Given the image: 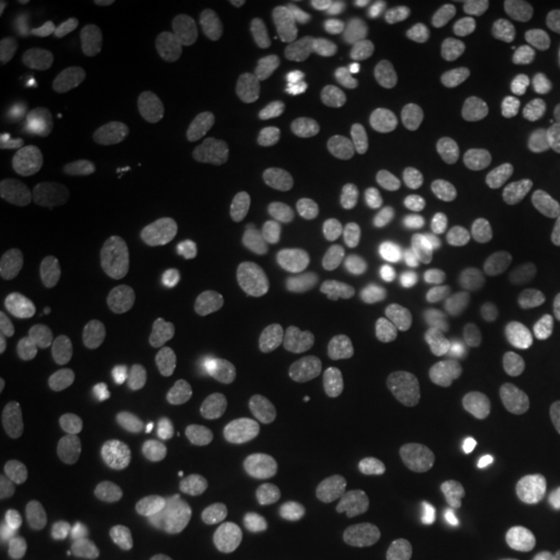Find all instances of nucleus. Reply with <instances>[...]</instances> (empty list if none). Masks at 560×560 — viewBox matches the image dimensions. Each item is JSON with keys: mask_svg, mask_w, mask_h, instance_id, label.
Returning a JSON list of instances; mask_svg holds the SVG:
<instances>
[{"mask_svg": "<svg viewBox=\"0 0 560 560\" xmlns=\"http://www.w3.org/2000/svg\"><path fill=\"white\" fill-rule=\"evenodd\" d=\"M81 493L94 514L130 524L172 501L174 478L164 465L140 454H109L83 470Z\"/></svg>", "mask_w": 560, "mask_h": 560, "instance_id": "obj_1", "label": "nucleus"}, {"mask_svg": "<svg viewBox=\"0 0 560 560\" xmlns=\"http://www.w3.org/2000/svg\"><path fill=\"white\" fill-rule=\"evenodd\" d=\"M107 408V384L89 363H62L45 374L30 400L34 425L55 441H75L94 433Z\"/></svg>", "mask_w": 560, "mask_h": 560, "instance_id": "obj_2", "label": "nucleus"}, {"mask_svg": "<svg viewBox=\"0 0 560 560\" xmlns=\"http://www.w3.org/2000/svg\"><path fill=\"white\" fill-rule=\"evenodd\" d=\"M0 490L5 499L45 516H66L83 499L73 470L39 446H11L0 454Z\"/></svg>", "mask_w": 560, "mask_h": 560, "instance_id": "obj_3", "label": "nucleus"}, {"mask_svg": "<svg viewBox=\"0 0 560 560\" xmlns=\"http://www.w3.org/2000/svg\"><path fill=\"white\" fill-rule=\"evenodd\" d=\"M482 397L501 408H522L532 412L560 410V350H548L524 342L509 350L482 376Z\"/></svg>", "mask_w": 560, "mask_h": 560, "instance_id": "obj_4", "label": "nucleus"}, {"mask_svg": "<svg viewBox=\"0 0 560 560\" xmlns=\"http://www.w3.org/2000/svg\"><path fill=\"white\" fill-rule=\"evenodd\" d=\"M325 322L304 304H276L252 314L236 327L231 348L249 363H285L301 359L317 346Z\"/></svg>", "mask_w": 560, "mask_h": 560, "instance_id": "obj_5", "label": "nucleus"}, {"mask_svg": "<svg viewBox=\"0 0 560 560\" xmlns=\"http://www.w3.org/2000/svg\"><path fill=\"white\" fill-rule=\"evenodd\" d=\"M342 265L355 296L376 310L397 306L410 291V262L387 231L359 229L348 236Z\"/></svg>", "mask_w": 560, "mask_h": 560, "instance_id": "obj_6", "label": "nucleus"}, {"mask_svg": "<svg viewBox=\"0 0 560 560\" xmlns=\"http://www.w3.org/2000/svg\"><path fill=\"white\" fill-rule=\"evenodd\" d=\"M132 314V291L122 272L94 268L68 283L66 322L83 338L117 342L130 330Z\"/></svg>", "mask_w": 560, "mask_h": 560, "instance_id": "obj_7", "label": "nucleus"}, {"mask_svg": "<svg viewBox=\"0 0 560 560\" xmlns=\"http://www.w3.org/2000/svg\"><path fill=\"white\" fill-rule=\"evenodd\" d=\"M389 122L405 149L418 156H436L450 149L457 130V112L436 83L408 79L392 91Z\"/></svg>", "mask_w": 560, "mask_h": 560, "instance_id": "obj_8", "label": "nucleus"}, {"mask_svg": "<svg viewBox=\"0 0 560 560\" xmlns=\"http://www.w3.org/2000/svg\"><path fill=\"white\" fill-rule=\"evenodd\" d=\"M215 195V182L200 166H174L161 172L132 202V223L145 234H164L195 219Z\"/></svg>", "mask_w": 560, "mask_h": 560, "instance_id": "obj_9", "label": "nucleus"}, {"mask_svg": "<svg viewBox=\"0 0 560 560\" xmlns=\"http://www.w3.org/2000/svg\"><path fill=\"white\" fill-rule=\"evenodd\" d=\"M431 75L457 115H480L493 102L495 79L486 47L462 34L436 42L431 50Z\"/></svg>", "mask_w": 560, "mask_h": 560, "instance_id": "obj_10", "label": "nucleus"}, {"mask_svg": "<svg viewBox=\"0 0 560 560\" xmlns=\"http://www.w3.org/2000/svg\"><path fill=\"white\" fill-rule=\"evenodd\" d=\"M202 122L210 138L234 143L247 136L257 115V83L236 60L213 62L200 81Z\"/></svg>", "mask_w": 560, "mask_h": 560, "instance_id": "obj_11", "label": "nucleus"}, {"mask_svg": "<svg viewBox=\"0 0 560 560\" xmlns=\"http://www.w3.org/2000/svg\"><path fill=\"white\" fill-rule=\"evenodd\" d=\"M55 151L68 170L91 177H117L130 166L136 138L122 125L79 120L60 130Z\"/></svg>", "mask_w": 560, "mask_h": 560, "instance_id": "obj_12", "label": "nucleus"}, {"mask_svg": "<svg viewBox=\"0 0 560 560\" xmlns=\"http://www.w3.org/2000/svg\"><path fill=\"white\" fill-rule=\"evenodd\" d=\"M537 310V289L524 278L501 280L490 289L467 325V348L488 355L506 346Z\"/></svg>", "mask_w": 560, "mask_h": 560, "instance_id": "obj_13", "label": "nucleus"}, {"mask_svg": "<svg viewBox=\"0 0 560 560\" xmlns=\"http://www.w3.org/2000/svg\"><path fill=\"white\" fill-rule=\"evenodd\" d=\"M499 55L506 79L527 102H545L558 86V62L537 26L509 24L501 34Z\"/></svg>", "mask_w": 560, "mask_h": 560, "instance_id": "obj_14", "label": "nucleus"}, {"mask_svg": "<svg viewBox=\"0 0 560 560\" xmlns=\"http://www.w3.org/2000/svg\"><path fill=\"white\" fill-rule=\"evenodd\" d=\"M156 425L170 439H223L240 431V412L223 400H192L161 412Z\"/></svg>", "mask_w": 560, "mask_h": 560, "instance_id": "obj_15", "label": "nucleus"}, {"mask_svg": "<svg viewBox=\"0 0 560 560\" xmlns=\"http://www.w3.org/2000/svg\"><path fill=\"white\" fill-rule=\"evenodd\" d=\"M45 125V104L32 91H16L0 102V153L19 159Z\"/></svg>", "mask_w": 560, "mask_h": 560, "instance_id": "obj_16", "label": "nucleus"}, {"mask_svg": "<svg viewBox=\"0 0 560 560\" xmlns=\"http://www.w3.org/2000/svg\"><path fill=\"white\" fill-rule=\"evenodd\" d=\"M198 62V50L190 45H174L166 52H161L159 58H153L149 66L140 68V75L136 81V91L143 96L161 94L166 86L185 79L187 73Z\"/></svg>", "mask_w": 560, "mask_h": 560, "instance_id": "obj_17", "label": "nucleus"}, {"mask_svg": "<svg viewBox=\"0 0 560 560\" xmlns=\"http://www.w3.org/2000/svg\"><path fill=\"white\" fill-rule=\"evenodd\" d=\"M60 350L55 346H26L24 335H3L0 340V371L3 374H32V371H50L58 369Z\"/></svg>", "mask_w": 560, "mask_h": 560, "instance_id": "obj_18", "label": "nucleus"}, {"mask_svg": "<svg viewBox=\"0 0 560 560\" xmlns=\"http://www.w3.org/2000/svg\"><path fill=\"white\" fill-rule=\"evenodd\" d=\"M140 68L136 58L130 52H117L115 58H109L102 68L96 70H83V73L75 75V83L81 89H91L96 94H115V91H122L132 86L138 81Z\"/></svg>", "mask_w": 560, "mask_h": 560, "instance_id": "obj_19", "label": "nucleus"}, {"mask_svg": "<svg viewBox=\"0 0 560 560\" xmlns=\"http://www.w3.org/2000/svg\"><path fill=\"white\" fill-rule=\"evenodd\" d=\"M376 560H441V556L431 545H420V542H410V545H400V548L384 552Z\"/></svg>", "mask_w": 560, "mask_h": 560, "instance_id": "obj_20", "label": "nucleus"}, {"mask_svg": "<svg viewBox=\"0 0 560 560\" xmlns=\"http://www.w3.org/2000/svg\"><path fill=\"white\" fill-rule=\"evenodd\" d=\"M236 11L249 13V16H272V13L285 9V0H236Z\"/></svg>", "mask_w": 560, "mask_h": 560, "instance_id": "obj_21", "label": "nucleus"}, {"mask_svg": "<svg viewBox=\"0 0 560 560\" xmlns=\"http://www.w3.org/2000/svg\"><path fill=\"white\" fill-rule=\"evenodd\" d=\"M16 11H19V5L11 3V0H3V3H0V39L9 34L11 21L16 19Z\"/></svg>", "mask_w": 560, "mask_h": 560, "instance_id": "obj_22", "label": "nucleus"}, {"mask_svg": "<svg viewBox=\"0 0 560 560\" xmlns=\"http://www.w3.org/2000/svg\"><path fill=\"white\" fill-rule=\"evenodd\" d=\"M47 9H52V11H68V9H73V0H50V3H47Z\"/></svg>", "mask_w": 560, "mask_h": 560, "instance_id": "obj_23", "label": "nucleus"}]
</instances>
